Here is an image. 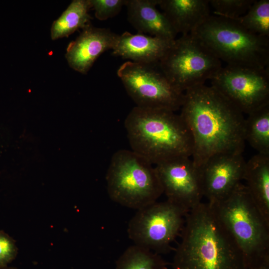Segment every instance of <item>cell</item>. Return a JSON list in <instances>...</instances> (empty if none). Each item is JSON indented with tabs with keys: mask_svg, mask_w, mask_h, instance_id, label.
<instances>
[{
	"mask_svg": "<svg viewBox=\"0 0 269 269\" xmlns=\"http://www.w3.org/2000/svg\"><path fill=\"white\" fill-rule=\"evenodd\" d=\"M124 124L131 150L153 165L178 157L192 156L191 133L175 112L135 106Z\"/></svg>",
	"mask_w": 269,
	"mask_h": 269,
	"instance_id": "cell-3",
	"label": "cell"
},
{
	"mask_svg": "<svg viewBox=\"0 0 269 269\" xmlns=\"http://www.w3.org/2000/svg\"><path fill=\"white\" fill-rule=\"evenodd\" d=\"M243 180L257 207L269 222V155L258 153L246 161Z\"/></svg>",
	"mask_w": 269,
	"mask_h": 269,
	"instance_id": "cell-17",
	"label": "cell"
},
{
	"mask_svg": "<svg viewBox=\"0 0 269 269\" xmlns=\"http://www.w3.org/2000/svg\"><path fill=\"white\" fill-rule=\"evenodd\" d=\"M0 269H16L12 268V267H9L8 266H3V267L0 266Z\"/></svg>",
	"mask_w": 269,
	"mask_h": 269,
	"instance_id": "cell-26",
	"label": "cell"
},
{
	"mask_svg": "<svg viewBox=\"0 0 269 269\" xmlns=\"http://www.w3.org/2000/svg\"><path fill=\"white\" fill-rule=\"evenodd\" d=\"M245 161L243 153L214 155L198 167L203 197L213 204L227 197L243 180Z\"/></svg>",
	"mask_w": 269,
	"mask_h": 269,
	"instance_id": "cell-12",
	"label": "cell"
},
{
	"mask_svg": "<svg viewBox=\"0 0 269 269\" xmlns=\"http://www.w3.org/2000/svg\"><path fill=\"white\" fill-rule=\"evenodd\" d=\"M17 248L15 242L8 234L0 230V266H7L16 257Z\"/></svg>",
	"mask_w": 269,
	"mask_h": 269,
	"instance_id": "cell-24",
	"label": "cell"
},
{
	"mask_svg": "<svg viewBox=\"0 0 269 269\" xmlns=\"http://www.w3.org/2000/svg\"><path fill=\"white\" fill-rule=\"evenodd\" d=\"M159 64L170 83L182 93L205 84L222 66L221 61L191 34L176 38Z\"/></svg>",
	"mask_w": 269,
	"mask_h": 269,
	"instance_id": "cell-7",
	"label": "cell"
},
{
	"mask_svg": "<svg viewBox=\"0 0 269 269\" xmlns=\"http://www.w3.org/2000/svg\"><path fill=\"white\" fill-rule=\"evenodd\" d=\"M154 166L167 200L187 213L202 202L199 169L190 157H178Z\"/></svg>",
	"mask_w": 269,
	"mask_h": 269,
	"instance_id": "cell-11",
	"label": "cell"
},
{
	"mask_svg": "<svg viewBox=\"0 0 269 269\" xmlns=\"http://www.w3.org/2000/svg\"><path fill=\"white\" fill-rule=\"evenodd\" d=\"M117 75L136 106L165 109H180L184 93L170 83L157 63L127 61L118 68Z\"/></svg>",
	"mask_w": 269,
	"mask_h": 269,
	"instance_id": "cell-9",
	"label": "cell"
},
{
	"mask_svg": "<svg viewBox=\"0 0 269 269\" xmlns=\"http://www.w3.org/2000/svg\"><path fill=\"white\" fill-rule=\"evenodd\" d=\"M174 40L126 31L119 34L112 54L114 56L135 62L157 63L164 57Z\"/></svg>",
	"mask_w": 269,
	"mask_h": 269,
	"instance_id": "cell-14",
	"label": "cell"
},
{
	"mask_svg": "<svg viewBox=\"0 0 269 269\" xmlns=\"http://www.w3.org/2000/svg\"><path fill=\"white\" fill-rule=\"evenodd\" d=\"M253 269H269V263L262 265Z\"/></svg>",
	"mask_w": 269,
	"mask_h": 269,
	"instance_id": "cell-25",
	"label": "cell"
},
{
	"mask_svg": "<svg viewBox=\"0 0 269 269\" xmlns=\"http://www.w3.org/2000/svg\"><path fill=\"white\" fill-rule=\"evenodd\" d=\"M190 34L227 65L269 67V38L252 33L236 20L211 14Z\"/></svg>",
	"mask_w": 269,
	"mask_h": 269,
	"instance_id": "cell-5",
	"label": "cell"
},
{
	"mask_svg": "<svg viewBox=\"0 0 269 269\" xmlns=\"http://www.w3.org/2000/svg\"><path fill=\"white\" fill-rule=\"evenodd\" d=\"M158 0H126L128 19L138 33L174 40L177 33L164 13L157 8Z\"/></svg>",
	"mask_w": 269,
	"mask_h": 269,
	"instance_id": "cell-15",
	"label": "cell"
},
{
	"mask_svg": "<svg viewBox=\"0 0 269 269\" xmlns=\"http://www.w3.org/2000/svg\"><path fill=\"white\" fill-rule=\"evenodd\" d=\"M234 20L252 33L269 38V0H255L244 15Z\"/></svg>",
	"mask_w": 269,
	"mask_h": 269,
	"instance_id": "cell-21",
	"label": "cell"
},
{
	"mask_svg": "<svg viewBox=\"0 0 269 269\" xmlns=\"http://www.w3.org/2000/svg\"><path fill=\"white\" fill-rule=\"evenodd\" d=\"M245 138L258 153L269 155V104L245 118Z\"/></svg>",
	"mask_w": 269,
	"mask_h": 269,
	"instance_id": "cell-19",
	"label": "cell"
},
{
	"mask_svg": "<svg viewBox=\"0 0 269 269\" xmlns=\"http://www.w3.org/2000/svg\"><path fill=\"white\" fill-rule=\"evenodd\" d=\"M255 0H209L215 15L236 19L244 15Z\"/></svg>",
	"mask_w": 269,
	"mask_h": 269,
	"instance_id": "cell-22",
	"label": "cell"
},
{
	"mask_svg": "<svg viewBox=\"0 0 269 269\" xmlns=\"http://www.w3.org/2000/svg\"><path fill=\"white\" fill-rule=\"evenodd\" d=\"M137 210L128 224L129 238L134 245L157 254L169 252L171 244L181 233L187 213L167 200Z\"/></svg>",
	"mask_w": 269,
	"mask_h": 269,
	"instance_id": "cell-8",
	"label": "cell"
},
{
	"mask_svg": "<svg viewBox=\"0 0 269 269\" xmlns=\"http://www.w3.org/2000/svg\"><path fill=\"white\" fill-rule=\"evenodd\" d=\"M173 269H247L236 242L207 202L187 213Z\"/></svg>",
	"mask_w": 269,
	"mask_h": 269,
	"instance_id": "cell-2",
	"label": "cell"
},
{
	"mask_svg": "<svg viewBox=\"0 0 269 269\" xmlns=\"http://www.w3.org/2000/svg\"><path fill=\"white\" fill-rule=\"evenodd\" d=\"M157 5L181 35L191 33L211 15L209 0H158Z\"/></svg>",
	"mask_w": 269,
	"mask_h": 269,
	"instance_id": "cell-16",
	"label": "cell"
},
{
	"mask_svg": "<svg viewBox=\"0 0 269 269\" xmlns=\"http://www.w3.org/2000/svg\"><path fill=\"white\" fill-rule=\"evenodd\" d=\"M91 8L90 0H74L62 14L55 20L51 28V38L56 40L68 37L80 28L90 24Z\"/></svg>",
	"mask_w": 269,
	"mask_h": 269,
	"instance_id": "cell-18",
	"label": "cell"
},
{
	"mask_svg": "<svg viewBox=\"0 0 269 269\" xmlns=\"http://www.w3.org/2000/svg\"><path fill=\"white\" fill-rule=\"evenodd\" d=\"M106 180L111 199L130 208L139 209L163 194L154 165L132 150L114 153Z\"/></svg>",
	"mask_w": 269,
	"mask_h": 269,
	"instance_id": "cell-6",
	"label": "cell"
},
{
	"mask_svg": "<svg viewBox=\"0 0 269 269\" xmlns=\"http://www.w3.org/2000/svg\"><path fill=\"white\" fill-rule=\"evenodd\" d=\"M126 0H90L91 8L95 10L96 17L105 20L118 15L125 6Z\"/></svg>",
	"mask_w": 269,
	"mask_h": 269,
	"instance_id": "cell-23",
	"label": "cell"
},
{
	"mask_svg": "<svg viewBox=\"0 0 269 269\" xmlns=\"http://www.w3.org/2000/svg\"><path fill=\"white\" fill-rule=\"evenodd\" d=\"M209 204L239 248L247 269L269 263V222L245 184L240 183L225 199Z\"/></svg>",
	"mask_w": 269,
	"mask_h": 269,
	"instance_id": "cell-4",
	"label": "cell"
},
{
	"mask_svg": "<svg viewBox=\"0 0 269 269\" xmlns=\"http://www.w3.org/2000/svg\"><path fill=\"white\" fill-rule=\"evenodd\" d=\"M211 85L244 114L269 104V67L256 68L226 65L209 80Z\"/></svg>",
	"mask_w": 269,
	"mask_h": 269,
	"instance_id": "cell-10",
	"label": "cell"
},
{
	"mask_svg": "<svg viewBox=\"0 0 269 269\" xmlns=\"http://www.w3.org/2000/svg\"><path fill=\"white\" fill-rule=\"evenodd\" d=\"M80 34L67 46L65 54L69 66L86 74L98 58L104 52L112 50L119 34L110 29L88 24Z\"/></svg>",
	"mask_w": 269,
	"mask_h": 269,
	"instance_id": "cell-13",
	"label": "cell"
},
{
	"mask_svg": "<svg viewBox=\"0 0 269 269\" xmlns=\"http://www.w3.org/2000/svg\"><path fill=\"white\" fill-rule=\"evenodd\" d=\"M115 269H168L167 263L157 254L145 248L134 245L118 258Z\"/></svg>",
	"mask_w": 269,
	"mask_h": 269,
	"instance_id": "cell-20",
	"label": "cell"
},
{
	"mask_svg": "<svg viewBox=\"0 0 269 269\" xmlns=\"http://www.w3.org/2000/svg\"><path fill=\"white\" fill-rule=\"evenodd\" d=\"M180 110L193 138L197 167L219 153H243L244 114L214 87L204 84L188 89Z\"/></svg>",
	"mask_w": 269,
	"mask_h": 269,
	"instance_id": "cell-1",
	"label": "cell"
}]
</instances>
